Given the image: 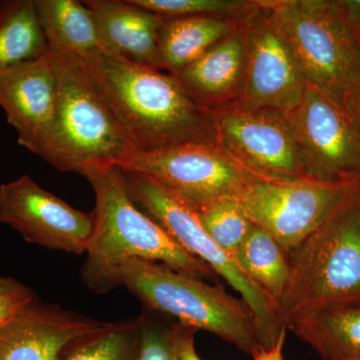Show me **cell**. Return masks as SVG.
<instances>
[{"label": "cell", "instance_id": "obj_10", "mask_svg": "<svg viewBox=\"0 0 360 360\" xmlns=\"http://www.w3.org/2000/svg\"><path fill=\"white\" fill-rule=\"evenodd\" d=\"M238 22L245 37L246 73L240 98L232 104L288 115L309 85L290 45L264 0H255Z\"/></svg>", "mask_w": 360, "mask_h": 360}, {"label": "cell", "instance_id": "obj_23", "mask_svg": "<svg viewBox=\"0 0 360 360\" xmlns=\"http://www.w3.org/2000/svg\"><path fill=\"white\" fill-rule=\"evenodd\" d=\"M141 340L139 316L105 323L98 330L72 343L63 360H137Z\"/></svg>", "mask_w": 360, "mask_h": 360}, {"label": "cell", "instance_id": "obj_22", "mask_svg": "<svg viewBox=\"0 0 360 360\" xmlns=\"http://www.w3.org/2000/svg\"><path fill=\"white\" fill-rule=\"evenodd\" d=\"M49 51L34 0L0 1V72Z\"/></svg>", "mask_w": 360, "mask_h": 360}, {"label": "cell", "instance_id": "obj_6", "mask_svg": "<svg viewBox=\"0 0 360 360\" xmlns=\"http://www.w3.org/2000/svg\"><path fill=\"white\" fill-rule=\"evenodd\" d=\"M130 196L151 219L158 222L187 252L207 264L217 276L238 291L250 307L257 324L260 345L271 349L286 331L276 305L238 269L233 257L222 250L201 224L191 203L155 180L124 172Z\"/></svg>", "mask_w": 360, "mask_h": 360}, {"label": "cell", "instance_id": "obj_31", "mask_svg": "<svg viewBox=\"0 0 360 360\" xmlns=\"http://www.w3.org/2000/svg\"><path fill=\"white\" fill-rule=\"evenodd\" d=\"M286 333L281 335V340L276 343V347L271 349H264L262 348L257 354L253 355L255 360H284L283 345L285 340Z\"/></svg>", "mask_w": 360, "mask_h": 360}, {"label": "cell", "instance_id": "obj_18", "mask_svg": "<svg viewBox=\"0 0 360 360\" xmlns=\"http://www.w3.org/2000/svg\"><path fill=\"white\" fill-rule=\"evenodd\" d=\"M286 328L323 360H360V302L297 315Z\"/></svg>", "mask_w": 360, "mask_h": 360}, {"label": "cell", "instance_id": "obj_8", "mask_svg": "<svg viewBox=\"0 0 360 360\" xmlns=\"http://www.w3.org/2000/svg\"><path fill=\"white\" fill-rule=\"evenodd\" d=\"M360 191V179L303 176L252 182L238 196L253 224L290 253Z\"/></svg>", "mask_w": 360, "mask_h": 360}, {"label": "cell", "instance_id": "obj_7", "mask_svg": "<svg viewBox=\"0 0 360 360\" xmlns=\"http://www.w3.org/2000/svg\"><path fill=\"white\" fill-rule=\"evenodd\" d=\"M307 84L340 101L359 42L338 0H264Z\"/></svg>", "mask_w": 360, "mask_h": 360}, {"label": "cell", "instance_id": "obj_20", "mask_svg": "<svg viewBox=\"0 0 360 360\" xmlns=\"http://www.w3.org/2000/svg\"><path fill=\"white\" fill-rule=\"evenodd\" d=\"M47 46L71 56H89L103 49L94 13L84 1L34 0Z\"/></svg>", "mask_w": 360, "mask_h": 360}, {"label": "cell", "instance_id": "obj_28", "mask_svg": "<svg viewBox=\"0 0 360 360\" xmlns=\"http://www.w3.org/2000/svg\"><path fill=\"white\" fill-rule=\"evenodd\" d=\"M340 103L360 130V44L343 86Z\"/></svg>", "mask_w": 360, "mask_h": 360}, {"label": "cell", "instance_id": "obj_26", "mask_svg": "<svg viewBox=\"0 0 360 360\" xmlns=\"http://www.w3.org/2000/svg\"><path fill=\"white\" fill-rule=\"evenodd\" d=\"M139 319L141 340L137 360H176L170 336L172 326L160 323L149 310H146Z\"/></svg>", "mask_w": 360, "mask_h": 360}, {"label": "cell", "instance_id": "obj_12", "mask_svg": "<svg viewBox=\"0 0 360 360\" xmlns=\"http://www.w3.org/2000/svg\"><path fill=\"white\" fill-rule=\"evenodd\" d=\"M286 116L307 176L360 179V130L340 101L309 84Z\"/></svg>", "mask_w": 360, "mask_h": 360}, {"label": "cell", "instance_id": "obj_24", "mask_svg": "<svg viewBox=\"0 0 360 360\" xmlns=\"http://www.w3.org/2000/svg\"><path fill=\"white\" fill-rule=\"evenodd\" d=\"M196 212L208 236L231 257L253 226L240 201L233 196L213 200Z\"/></svg>", "mask_w": 360, "mask_h": 360}, {"label": "cell", "instance_id": "obj_17", "mask_svg": "<svg viewBox=\"0 0 360 360\" xmlns=\"http://www.w3.org/2000/svg\"><path fill=\"white\" fill-rule=\"evenodd\" d=\"M84 4L94 13L103 49L161 70L158 37L162 18L131 0H86Z\"/></svg>", "mask_w": 360, "mask_h": 360}, {"label": "cell", "instance_id": "obj_14", "mask_svg": "<svg viewBox=\"0 0 360 360\" xmlns=\"http://www.w3.org/2000/svg\"><path fill=\"white\" fill-rule=\"evenodd\" d=\"M58 105V78L51 52L0 72V106L21 146L40 155Z\"/></svg>", "mask_w": 360, "mask_h": 360}, {"label": "cell", "instance_id": "obj_9", "mask_svg": "<svg viewBox=\"0 0 360 360\" xmlns=\"http://www.w3.org/2000/svg\"><path fill=\"white\" fill-rule=\"evenodd\" d=\"M118 167L150 177L195 210L219 198H238L246 186L264 179L217 143H187L136 153Z\"/></svg>", "mask_w": 360, "mask_h": 360}, {"label": "cell", "instance_id": "obj_11", "mask_svg": "<svg viewBox=\"0 0 360 360\" xmlns=\"http://www.w3.org/2000/svg\"><path fill=\"white\" fill-rule=\"evenodd\" d=\"M210 111L217 143L246 169L269 180L307 176L288 116L238 104Z\"/></svg>", "mask_w": 360, "mask_h": 360}, {"label": "cell", "instance_id": "obj_27", "mask_svg": "<svg viewBox=\"0 0 360 360\" xmlns=\"http://www.w3.org/2000/svg\"><path fill=\"white\" fill-rule=\"evenodd\" d=\"M33 300L34 292L30 288L11 277L0 276V328Z\"/></svg>", "mask_w": 360, "mask_h": 360}, {"label": "cell", "instance_id": "obj_13", "mask_svg": "<svg viewBox=\"0 0 360 360\" xmlns=\"http://www.w3.org/2000/svg\"><path fill=\"white\" fill-rule=\"evenodd\" d=\"M0 224L11 225L27 243L82 255L94 231V217L22 175L0 186Z\"/></svg>", "mask_w": 360, "mask_h": 360}, {"label": "cell", "instance_id": "obj_1", "mask_svg": "<svg viewBox=\"0 0 360 360\" xmlns=\"http://www.w3.org/2000/svg\"><path fill=\"white\" fill-rule=\"evenodd\" d=\"M82 58L97 91L139 153L217 143L210 110L196 103L172 73L131 63L103 49Z\"/></svg>", "mask_w": 360, "mask_h": 360}, {"label": "cell", "instance_id": "obj_5", "mask_svg": "<svg viewBox=\"0 0 360 360\" xmlns=\"http://www.w3.org/2000/svg\"><path fill=\"white\" fill-rule=\"evenodd\" d=\"M290 276L277 304L297 315L360 302V191L288 253Z\"/></svg>", "mask_w": 360, "mask_h": 360}, {"label": "cell", "instance_id": "obj_25", "mask_svg": "<svg viewBox=\"0 0 360 360\" xmlns=\"http://www.w3.org/2000/svg\"><path fill=\"white\" fill-rule=\"evenodd\" d=\"M162 18L191 16H226L238 20L253 6L255 1L243 0H131Z\"/></svg>", "mask_w": 360, "mask_h": 360}, {"label": "cell", "instance_id": "obj_21", "mask_svg": "<svg viewBox=\"0 0 360 360\" xmlns=\"http://www.w3.org/2000/svg\"><path fill=\"white\" fill-rule=\"evenodd\" d=\"M232 257L238 269L277 309L290 276V258L281 245L269 233L253 224L248 238Z\"/></svg>", "mask_w": 360, "mask_h": 360}, {"label": "cell", "instance_id": "obj_19", "mask_svg": "<svg viewBox=\"0 0 360 360\" xmlns=\"http://www.w3.org/2000/svg\"><path fill=\"white\" fill-rule=\"evenodd\" d=\"M238 27V20L226 16L162 18L158 37L161 70H184Z\"/></svg>", "mask_w": 360, "mask_h": 360}, {"label": "cell", "instance_id": "obj_29", "mask_svg": "<svg viewBox=\"0 0 360 360\" xmlns=\"http://www.w3.org/2000/svg\"><path fill=\"white\" fill-rule=\"evenodd\" d=\"M195 331L198 330L179 322L170 328L172 347L176 360H201L194 347Z\"/></svg>", "mask_w": 360, "mask_h": 360}, {"label": "cell", "instance_id": "obj_16", "mask_svg": "<svg viewBox=\"0 0 360 360\" xmlns=\"http://www.w3.org/2000/svg\"><path fill=\"white\" fill-rule=\"evenodd\" d=\"M246 73V44L240 25L198 60L172 73L194 101L217 110L240 98Z\"/></svg>", "mask_w": 360, "mask_h": 360}, {"label": "cell", "instance_id": "obj_3", "mask_svg": "<svg viewBox=\"0 0 360 360\" xmlns=\"http://www.w3.org/2000/svg\"><path fill=\"white\" fill-rule=\"evenodd\" d=\"M117 286L129 290L146 310L208 331L251 356L262 348L250 307L221 286L139 258H130L116 267L110 291Z\"/></svg>", "mask_w": 360, "mask_h": 360}, {"label": "cell", "instance_id": "obj_4", "mask_svg": "<svg viewBox=\"0 0 360 360\" xmlns=\"http://www.w3.org/2000/svg\"><path fill=\"white\" fill-rule=\"evenodd\" d=\"M51 52L58 78V105L39 158L59 172L103 165L120 167L139 153L103 97L82 58Z\"/></svg>", "mask_w": 360, "mask_h": 360}, {"label": "cell", "instance_id": "obj_2", "mask_svg": "<svg viewBox=\"0 0 360 360\" xmlns=\"http://www.w3.org/2000/svg\"><path fill=\"white\" fill-rule=\"evenodd\" d=\"M82 175L96 195L94 231L82 269L89 288L108 292L111 274L130 258L160 262L187 276L214 281L217 274L207 264L187 252L158 222L137 208L122 168L89 167Z\"/></svg>", "mask_w": 360, "mask_h": 360}, {"label": "cell", "instance_id": "obj_15", "mask_svg": "<svg viewBox=\"0 0 360 360\" xmlns=\"http://www.w3.org/2000/svg\"><path fill=\"white\" fill-rule=\"evenodd\" d=\"M105 323L33 300L0 328V360H63L72 343Z\"/></svg>", "mask_w": 360, "mask_h": 360}, {"label": "cell", "instance_id": "obj_30", "mask_svg": "<svg viewBox=\"0 0 360 360\" xmlns=\"http://www.w3.org/2000/svg\"><path fill=\"white\" fill-rule=\"evenodd\" d=\"M343 20L360 44V0H338Z\"/></svg>", "mask_w": 360, "mask_h": 360}]
</instances>
